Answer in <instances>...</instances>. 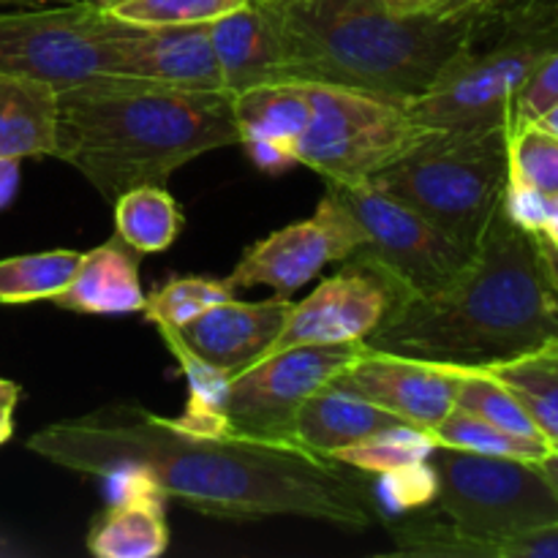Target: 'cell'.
<instances>
[{"instance_id":"obj_1","label":"cell","mask_w":558,"mask_h":558,"mask_svg":"<svg viewBox=\"0 0 558 558\" xmlns=\"http://www.w3.org/2000/svg\"><path fill=\"white\" fill-rule=\"evenodd\" d=\"M27 450L69 472L140 474L167 499L210 518L298 515L349 532L379 521L360 469L300 445L205 434L131 401L47 425L27 439Z\"/></svg>"},{"instance_id":"obj_2","label":"cell","mask_w":558,"mask_h":558,"mask_svg":"<svg viewBox=\"0 0 558 558\" xmlns=\"http://www.w3.org/2000/svg\"><path fill=\"white\" fill-rule=\"evenodd\" d=\"M363 343L445 368H490L558 347L550 245L501 199L463 276L436 298L392 300Z\"/></svg>"},{"instance_id":"obj_3","label":"cell","mask_w":558,"mask_h":558,"mask_svg":"<svg viewBox=\"0 0 558 558\" xmlns=\"http://www.w3.org/2000/svg\"><path fill=\"white\" fill-rule=\"evenodd\" d=\"M240 145L232 96L101 74L58 90L54 158L107 202L167 180L194 158Z\"/></svg>"},{"instance_id":"obj_4","label":"cell","mask_w":558,"mask_h":558,"mask_svg":"<svg viewBox=\"0 0 558 558\" xmlns=\"http://www.w3.org/2000/svg\"><path fill=\"white\" fill-rule=\"evenodd\" d=\"M276 27L283 82L412 104L480 31L474 20L401 14L385 0H256Z\"/></svg>"},{"instance_id":"obj_5","label":"cell","mask_w":558,"mask_h":558,"mask_svg":"<svg viewBox=\"0 0 558 558\" xmlns=\"http://www.w3.org/2000/svg\"><path fill=\"white\" fill-rule=\"evenodd\" d=\"M447 523H390L392 554L417 558H558V494L537 461L436 445L428 458Z\"/></svg>"},{"instance_id":"obj_6","label":"cell","mask_w":558,"mask_h":558,"mask_svg":"<svg viewBox=\"0 0 558 558\" xmlns=\"http://www.w3.org/2000/svg\"><path fill=\"white\" fill-rule=\"evenodd\" d=\"M507 134L510 125L477 131L425 129L409 150L379 169L368 183L423 213L474 251L507 194Z\"/></svg>"},{"instance_id":"obj_7","label":"cell","mask_w":558,"mask_h":558,"mask_svg":"<svg viewBox=\"0 0 558 558\" xmlns=\"http://www.w3.org/2000/svg\"><path fill=\"white\" fill-rule=\"evenodd\" d=\"M558 47V16H512L480 31L409 104L423 129L477 131L512 123V107L537 65Z\"/></svg>"},{"instance_id":"obj_8","label":"cell","mask_w":558,"mask_h":558,"mask_svg":"<svg viewBox=\"0 0 558 558\" xmlns=\"http://www.w3.org/2000/svg\"><path fill=\"white\" fill-rule=\"evenodd\" d=\"M327 194L354 218L360 245L347 265L363 267L390 289L392 300L436 298L450 289L474 251L436 227L414 207L392 199L371 183H327Z\"/></svg>"},{"instance_id":"obj_9","label":"cell","mask_w":558,"mask_h":558,"mask_svg":"<svg viewBox=\"0 0 558 558\" xmlns=\"http://www.w3.org/2000/svg\"><path fill=\"white\" fill-rule=\"evenodd\" d=\"M308 87L311 120L294 150L298 167H308L327 183H368L423 136V125L407 104L332 85Z\"/></svg>"},{"instance_id":"obj_10","label":"cell","mask_w":558,"mask_h":558,"mask_svg":"<svg viewBox=\"0 0 558 558\" xmlns=\"http://www.w3.org/2000/svg\"><path fill=\"white\" fill-rule=\"evenodd\" d=\"M125 27L93 0L16 9L0 14V71L65 90L114 74V38Z\"/></svg>"},{"instance_id":"obj_11","label":"cell","mask_w":558,"mask_h":558,"mask_svg":"<svg viewBox=\"0 0 558 558\" xmlns=\"http://www.w3.org/2000/svg\"><path fill=\"white\" fill-rule=\"evenodd\" d=\"M365 343H308L272 352L229 376L218 403V430L243 439L298 445L294 420L303 403L336 381Z\"/></svg>"},{"instance_id":"obj_12","label":"cell","mask_w":558,"mask_h":558,"mask_svg":"<svg viewBox=\"0 0 558 558\" xmlns=\"http://www.w3.org/2000/svg\"><path fill=\"white\" fill-rule=\"evenodd\" d=\"M360 245L354 218L332 194L322 196L319 207L305 221L281 227L270 238L251 245L223 281L238 292L251 287H270L289 298L314 281L330 262H347Z\"/></svg>"},{"instance_id":"obj_13","label":"cell","mask_w":558,"mask_h":558,"mask_svg":"<svg viewBox=\"0 0 558 558\" xmlns=\"http://www.w3.org/2000/svg\"><path fill=\"white\" fill-rule=\"evenodd\" d=\"M292 305L283 294L259 303L232 298L213 305L178 330L158 332L172 354L185 352L218 374L234 376L270 352Z\"/></svg>"},{"instance_id":"obj_14","label":"cell","mask_w":558,"mask_h":558,"mask_svg":"<svg viewBox=\"0 0 558 558\" xmlns=\"http://www.w3.org/2000/svg\"><path fill=\"white\" fill-rule=\"evenodd\" d=\"M392 294L363 267L347 265L292 305L270 352L308 343H363L385 319ZM265 354V357H267Z\"/></svg>"},{"instance_id":"obj_15","label":"cell","mask_w":558,"mask_h":558,"mask_svg":"<svg viewBox=\"0 0 558 558\" xmlns=\"http://www.w3.org/2000/svg\"><path fill=\"white\" fill-rule=\"evenodd\" d=\"M332 385L430 434L456 409L458 371L363 349V354Z\"/></svg>"},{"instance_id":"obj_16","label":"cell","mask_w":558,"mask_h":558,"mask_svg":"<svg viewBox=\"0 0 558 558\" xmlns=\"http://www.w3.org/2000/svg\"><path fill=\"white\" fill-rule=\"evenodd\" d=\"M114 74L191 90H223L210 25L140 27L125 22L114 38Z\"/></svg>"},{"instance_id":"obj_17","label":"cell","mask_w":558,"mask_h":558,"mask_svg":"<svg viewBox=\"0 0 558 558\" xmlns=\"http://www.w3.org/2000/svg\"><path fill=\"white\" fill-rule=\"evenodd\" d=\"M240 145L265 172L298 167L294 150L311 120L308 87L303 82H270L232 96Z\"/></svg>"},{"instance_id":"obj_18","label":"cell","mask_w":558,"mask_h":558,"mask_svg":"<svg viewBox=\"0 0 558 558\" xmlns=\"http://www.w3.org/2000/svg\"><path fill=\"white\" fill-rule=\"evenodd\" d=\"M120 496L93 521L87 550L98 558H158L169 548L167 496L140 474H118Z\"/></svg>"},{"instance_id":"obj_19","label":"cell","mask_w":558,"mask_h":558,"mask_svg":"<svg viewBox=\"0 0 558 558\" xmlns=\"http://www.w3.org/2000/svg\"><path fill=\"white\" fill-rule=\"evenodd\" d=\"M140 251L118 234L98 248L82 254L69 287L52 300L58 308L93 316L140 314L145 308V289L140 281Z\"/></svg>"},{"instance_id":"obj_20","label":"cell","mask_w":558,"mask_h":558,"mask_svg":"<svg viewBox=\"0 0 558 558\" xmlns=\"http://www.w3.org/2000/svg\"><path fill=\"white\" fill-rule=\"evenodd\" d=\"M213 49L229 96L283 82V58L276 27L256 0L210 22Z\"/></svg>"},{"instance_id":"obj_21","label":"cell","mask_w":558,"mask_h":558,"mask_svg":"<svg viewBox=\"0 0 558 558\" xmlns=\"http://www.w3.org/2000/svg\"><path fill=\"white\" fill-rule=\"evenodd\" d=\"M396 425L409 423L330 381L303 403L294 420V441L316 456L332 458L343 447Z\"/></svg>"},{"instance_id":"obj_22","label":"cell","mask_w":558,"mask_h":558,"mask_svg":"<svg viewBox=\"0 0 558 558\" xmlns=\"http://www.w3.org/2000/svg\"><path fill=\"white\" fill-rule=\"evenodd\" d=\"M58 90L41 80L0 71V158L54 156Z\"/></svg>"},{"instance_id":"obj_23","label":"cell","mask_w":558,"mask_h":558,"mask_svg":"<svg viewBox=\"0 0 558 558\" xmlns=\"http://www.w3.org/2000/svg\"><path fill=\"white\" fill-rule=\"evenodd\" d=\"M114 205V234L140 254H161L183 232L178 199L163 185H140L120 194Z\"/></svg>"},{"instance_id":"obj_24","label":"cell","mask_w":558,"mask_h":558,"mask_svg":"<svg viewBox=\"0 0 558 558\" xmlns=\"http://www.w3.org/2000/svg\"><path fill=\"white\" fill-rule=\"evenodd\" d=\"M483 371L494 374L501 385L515 392L550 450L558 452V347Z\"/></svg>"},{"instance_id":"obj_25","label":"cell","mask_w":558,"mask_h":558,"mask_svg":"<svg viewBox=\"0 0 558 558\" xmlns=\"http://www.w3.org/2000/svg\"><path fill=\"white\" fill-rule=\"evenodd\" d=\"M82 262V251L54 248L38 254H20L0 259V303L25 305L52 303L71 283L76 267Z\"/></svg>"},{"instance_id":"obj_26","label":"cell","mask_w":558,"mask_h":558,"mask_svg":"<svg viewBox=\"0 0 558 558\" xmlns=\"http://www.w3.org/2000/svg\"><path fill=\"white\" fill-rule=\"evenodd\" d=\"M434 447L436 439L428 430L414 428V425H396V428L379 430V434H371L354 445L343 447L332 458L365 474L392 477V474L428 463Z\"/></svg>"},{"instance_id":"obj_27","label":"cell","mask_w":558,"mask_h":558,"mask_svg":"<svg viewBox=\"0 0 558 558\" xmlns=\"http://www.w3.org/2000/svg\"><path fill=\"white\" fill-rule=\"evenodd\" d=\"M507 189L558 196V134L539 120H512L507 134Z\"/></svg>"},{"instance_id":"obj_28","label":"cell","mask_w":558,"mask_h":558,"mask_svg":"<svg viewBox=\"0 0 558 558\" xmlns=\"http://www.w3.org/2000/svg\"><path fill=\"white\" fill-rule=\"evenodd\" d=\"M458 371V396L456 409L474 414V417L485 420V423L505 428L515 436H526V439H543L534 420L518 401L515 392L507 385H501L494 374L483 368H456Z\"/></svg>"},{"instance_id":"obj_29","label":"cell","mask_w":558,"mask_h":558,"mask_svg":"<svg viewBox=\"0 0 558 558\" xmlns=\"http://www.w3.org/2000/svg\"><path fill=\"white\" fill-rule=\"evenodd\" d=\"M436 445L456 447V450L480 452V456H499V458H521V461H539L545 452H550L548 441L526 439L515 436L505 428L485 423L463 409H452L434 430Z\"/></svg>"},{"instance_id":"obj_30","label":"cell","mask_w":558,"mask_h":558,"mask_svg":"<svg viewBox=\"0 0 558 558\" xmlns=\"http://www.w3.org/2000/svg\"><path fill=\"white\" fill-rule=\"evenodd\" d=\"M234 289L227 281H216V278H172L163 283L161 289L150 292L145 298V308L142 314L147 322L158 327V330H178V327L189 325L199 314H205L213 305L232 300Z\"/></svg>"},{"instance_id":"obj_31","label":"cell","mask_w":558,"mask_h":558,"mask_svg":"<svg viewBox=\"0 0 558 558\" xmlns=\"http://www.w3.org/2000/svg\"><path fill=\"white\" fill-rule=\"evenodd\" d=\"M251 0H118L109 5L118 20L140 27H178L210 25Z\"/></svg>"},{"instance_id":"obj_32","label":"cell","mask_w":558,"mask_h":558,"mask_svg":"<svg viewBox=\"0 0 558 558\" xmlns=\"http://www.w3.org/2000/svg\"><path fill=\"white\" fill-rule=\"evenodd\" d=\"M558 101V47L532 74V80L518 93L512 120H539Z\"/></svg>"},{"instance_id":"obj_33","label":"cell","mask_w":558,"mask_h":558,"mask_svg":"<svg viewBox=\"0 0 558 558\" xmlns=\"http://www.w3.org/2000/svg\"><path fill=\"white\" fill-rule=\"evenodd\" d=\"M512 16H558V0H494L480 25Z\"/></svg>"},{"instance_id":"obj_34","label":"cell","mask_w":558,"mask_h":558,"mask_svg":"<svg viewBox=\"0 0 558 558\" xmlns=\"http://www.w3.org/2000/svg\"><path fill=\"white\" fill-rule=\"evenodd\" d=\"M20 385L0 376V445L14 436V409L20 403Z\"/></svg>"},{"instance_id":"obj_35","label":"cell","mask_w":558,"mask_h":558,"mask_svg":"<svg viewBox=\"0 0 558 558\" xmlns=\"http://www.w3.org/2000/svg\"><path fill=\"white\" fill-rule=\"evenodd\" d=\"M494 0H439L434 16H450V20H474L483 22Z\"/></svg>"},{"instance_id":"obj_36","label":"cell","mask_w":558,"mask_h":558,"mask_svg":"<svg viewBox=\"0 0 558 558\" xmlns=\"http://www.w3.org/2000/svg\"><path fill=\"white\" fill-rule=\"evenodd\" d=\"M20 189V161L16 158H0V210L14 202Z\"/></svg>"},{"instance_id":"obj_37","label":"cell","mask_w":558,"mask_h":558,"mask_svg":"<svg viewBox=\"0 0 558 558\" xmlns=\"http://www.w3.org/2000/svg\"><path fill=\"white\" fill-rule=\"evenodd\" d=\"M539 238L554 248V254L558 256V196H550V205H548V216H545L543 229H539Z\"/></svg>"},{"instance_id":"obj_38","label":"cell","mask_w":558,"mask_h":558,"mask_svg":"<svg viewBox=\"0 0 558 558\" xmlns=\"http://www.w3.org/2000/svg\"><path fill=\"white\" fill-rule=\"evenodd\" d=\"M385 3L401 14H434L439 0H385Z\"/></svg>"},{"instance_id":"obj_39","label":"cell","mask_w":558,"mask_h":558,"mask_svg":"<svg viewBox=\"0 0 558 558\" xmlns=\"http://www.w3.org/2000/svg\"><path fill=\"white\" fill-rule=\"evenodd\" d=\"M537 466L543 469V474L550 480V485H554L558 494V452L556 450L545 452V456L537 461Z\"/></svg>"},{"instance_id":"obj_40","label":"cell","mask_w":558,"mask_h":558,"mask_svg":"<svg viewBox=\"0 0 558 558\" xmlns=\"http://www.w3.org/2000/svg\"><path fill=\"white\" fill-rule=\"evenodd\" d=\"M52 3H65V0H0V5H14V9H38Z\"/></svg>"},{"instance_id":"obj_41","label":"cell","mask_w":558,"mask_h":558,"mask_svg":"<svg viewBox=\"0 0 558 558\" xmlns=\"http://www.w3.org/2000/svg\"><path fill=\"white\" fill-rule=\"evenodd\" d=\"M539 123H545L550 131H556V134H558V101L548 109V112L543 114V118H539Z\"/></svg>"},{"instance_id":"obj_42","label":"cell","mask_w":558,"mask_h":558,"mask_svg":"<svg viewBox=\"0 0 558 558\" xmlns=\"http://www.w3.org/2000/svg\"><path fill=\"white\" fill-rule=\"evenodd\" d=\"M93 3H101V5H107V9H109V5H114L118 0H93Z\"/></svg>"},{"instance_id":"obj_43","label":"cell","mask_w":558,"mask_h":558,"mask_svg":"<svg viewBox=\"0 0 558 558\" xmlns=\"http://www.w3.org/2000/svg\"><path fill=\"white\" fill-rule=\"evenodd\" d=\"M550 254H554V248H550ZM554 267H556V278H558V256L554 254Z\"/></svg>"}]
</instances>
